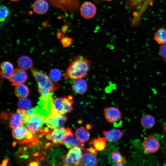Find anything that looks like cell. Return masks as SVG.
Segmentation results:
<instances>
[{
	"label": "cell",
	"mask_w": 166,
	"mask_h": 166,
	"mask_svg": "<svg viewBox=\"0 0 166 166\" xmlns=\"http://www.w3.org/2000/svg\"><path fill=\"white\" fill-rule=\"evenodd\" d=\"M91 62L86 57L82 55L76 56L62 74L66 79L76 80L87 76L91 68Z\"/></svg>",
	"instance_id": "obj_1"
},
{
	"label": "cell",
	"mask_w": 166,
	"mask_h": 166,
	"mask_svg": "<svg viewBox=\"0 0 166 166\" xmlns=\"http://www.w3.org/2000/svg\"><path fill=\"white\" fill-rule=\"evenodd\" d=\"M31 71L38 84V90L41 96H45L58 89L60 86L54 83L46 73L32 67Z\"/></svg>",
	"instance_id": "obj_2"
},
{
	"label": "cell",
	"mask_w": 166,
	"mask_h": 166,
	"mask_svg": "<svg viewBox=\"0 0 166 166\" xmlns=\"http://www.w3.org/2000/svg\"><path fill=\"white\" fill-rule=\"evenodd\" d=\"M11 129L13 138L19 143H28L31 144H36L39 141L38 136L29 131L25 125Z\"/></svg>",
	"instance_id": "obj_3"
},
{
	"label": "cell",
	"mask_w": 166,
	"mask_h": 166,
	"mask_svg": "<svg viewBox=\"0 0 166 166\" xmlns=\"http://www.w3.org/2000/svg\"><path fill=\"white\" fill-rule=\"evenodd\" d=\"M47 117L42 115L35 113L28 117L25 126L30 132L36 134L41 133V136L44 135L45 128H42L45 124Z\"/></svg>",
	"instance_id": "obj_4"
},
{
	"label": "cell",
	"mask_w": 166,
	"mask_h": 166,
	"mask_svg": "<svg viewBox=\"0 0 166 166\" xmlns=\"http://www.w3.org/2000/svg\"><path fill=\"white\" fill-rule=\"evenodd\" d=\"M74 103L73 97L71 95L65 96L54 99L52 113H58L64 114L71 113L73 109Z\"/></svg>",
	"instance_id": "obj_5"
},
{
	"label": "cell",
	"mask_w": 166,
	"mask_h": 166,
	"mask_svg": "<svg viewBox=\"0 0 166 166\" xmlns=\"http://www.w3.org/2000/svg\"><path fill=\"white\" fill-rule=\"evenodd\" d=\"M84 148L81 147H75L69 150L63 158L64 166H78L81 161Z\"/></svg>",
	"instance_id": "obj_6"
},
{
	"label": "cell",
	"mask_w": 166,
	"mask_h": 166,
	"mask_svg": "<svg viewBox=\"0 0 166 166\" xmlns=\"http://www.w3.org/2000/svg\"><path fill=\"white\" fill-rule=\"evenodd\" d=\"M67 120V117L64 114L52 113L46 119L45 123L49 128L53 129L62 126Z\"/></svg>",
	"instance_id": "obj_7"
},
{
	"label": "cell",
	"mask_w": 166,
	"mask_h": 166,
	"mask_svg": "<svg viewBox=\"0 0 166 166\" xmlns=\"http://www.w3.org/2000/svg\"><path fill=\"white\" fill-rule=\"evenodd\" d=\"M60 144L65 145L68 149L75 147H82L84 146V143L78 139L74 137L71 128L68 127L66 128V132L62 138Z\"/></svg>",
	"instance_id": "obj_8"
},
{
	"label": "cell",
	"mask_w": 166,
	"mask_h": 166,
	"mask_svg": "<svg viewBox=\"0 0 166 166\" xmlns=\"http://www.w3.org/2000/svg\"><path fill=\"white\" fill-rule=\"evenodd\" d=\"M28 117L24 110L18 109L15 113L11 114L10 116L9 120L10 128L12 129L21 126L25 125Z\"/></svg>",
	"instance_id": "obj_9"
},
{
	"label": "cell",
	"mask_w": 166,
	"mask_h": 166,
	"mask_svg": "<svg viewBox=\"0 0 166 166\" xmlns=\"http://www.w3.org/2000/svg\"><path fill=\"white\" fill-rule=\"evenodd\" d=\"M160 147L158 140L151 135H149L144 140L142 148L145 154L152 153L157 152Z\"/></svg>",
	"instance_id": "obj_10"
},
{
	"label": "cell",
	"mask_w": 166,
	"mask_h": 166,
	"mask_svg": "<svg viewBox=\"0 0 166 166\" xmlns=\"http://www.w3.org/2000/svg\"><path fill=\"white\" fill-rule=\"evenodd\" d=\"M104 114L106 121L109 123L116 122L122 119V113L116 107H109L105 108Z\"/></svg>",
	"instance_id": "obj_11"
},
{
	"label": "cell",
	"mask_w": 166,
	"mask_h": 166,
	"mask_svg": "<svg viewBox=\"0 0 166 166\" xmlns=\"http://www.w3.org/2000/svg\"><path fill=\"white\" fill-rule=\"evenodd\" d=\"M97 12L96 6L92 3L87 2L83 3L80 8L81 16L85 19H91L94 17Z\"/></svg>",
	"instance_id": "obj_12"
},
{
	"label": "cell",
	"mask_w": 166,
	"mask_h": 166,
	"mask_svg": "<svg viewBox=\"0 0 166 166\" xmlns=\"http://www.w3.org/2000/svg\"><path fill=\"white\" fill-rule=\"evenodd\" d=\"M66 131V128L64 127L55 128L47 134L46 138L51 140L54 144H60Z\"/></svg>",
	"instance_id": "obj_13"
},
{
	"label": "cell",
	"mask_w": 166,
	"mask_h": 166,
	"mask_svg": "<svg viewBox=\"0 0 166 166\" xmlns=\"http://www.w3.org/2000/svg\"><path fill=\"white\" fill-rule=\"evenodd\" d=\"M27 79V74L25 70L20 68H16L9 80L12 85L15 86L24 83Z\"/></svg>",
	"instance_id": "obj_14"
},
{
	"label": "cell",
	"mask_w": 166,
	"mask_h": 166,
	"mask_svg": "<svg viewBox=\"0 0 166 166\" xmlns=\"http://www.w3.org/2000/svg\"><path fill=\"white\" fill-rule=\"evenodd\" d=\"M103 134L106 142H114L119 140L124 134L123 131L117 129L104 130Z\"/></svg>",
	"instance_id": "obj_15"
},
{
	"label": "cell",
	"mask_w": 166,
	"mask_h": 166,
	"mask_svg": "<svg viewBox=\"0 0 166 166\" xmlns=\"http://www.w3.org/2000/svg\"><path fill=\"white\" fill-rule=\"evenodd\" d=\"M88 88L87 81L83 78L75 80L72 86V89L76 93L84 95L87 91Z\"/></svg>",
	"instance_id": "obj_16"
},
{
	"label": "cell",
	"mask_w": 166,
	"mask_h": 166,
	"mask_svg": "<svg viewBox=\"0 0 166 166\" xmlns=\"http://www.w3.org/2000/svg\"><path fill=\"white\" fill-rule=\"evenodd\" d=\"M1 76L3 78L9 80L14 70L13 65L8 61H4L1 64Z\"/></svg>",
	"instance_id": "obj_17"
},
{
	"label": "cell",
	"mask_w": 166,
	"mask_h": 166,
	"mask_svg": "<svg viewBox=\"0 0 166 166\" xmlns=\"http://www.w3.org/2000/svg\"><path fill=\"white\" fill-rule=\"evenodd\" d=\"M49 5L45 0H36L33 3V9L36 13L43 15L48 11Z\"/></svg>",
	"instance_id": "obj_18"
},
{
	"label": "cell",
	"mask_w": 166,
	"mask_h": 166,
	"mask_svg": "<svg viewBox=\"0 0 166 166\" xmlns=\"http://www.w3.org/2000/svg\"><path fill=\"white\" fill-rule=\"evenodd\" d=\"M97 164V160L94 154L89 152L83 154L79 165L95 166Z\"/></svg>",
	"instance_id": "obj_19"
},
{
	"label": "cell",
	"mask_w": 166,
	"mask_h": 166,
	"mask_svg": "<svg viewBox=\"0 0 166 166\" xmlns=\"http://www.w3.org/2000/svg\"><path fill=\"white\" fill-rule=\"evenodd\" d=\"M75 137L79 139L83 143L87 142L90 137V133L86 128L81 127L76 130Z\"/></svg>",
	"instance_id": "obj_20"
},
{
	"label": "cell",
	"mask_w": 166,
	"mask_h": 166,
	"mask_svg": "<svg viewBox=\"0 0 166 166\" xmlns=\"http://www.w3.org/2000/svg\"><path fill=\"white\" fill-rule=\"evenodd\" d=\"M18 67L25 70H28L32 68L33 62L29 57L23 56L20 57L17 61Z\"/></svg>",
	"instance_id": "obj_21"
},
{
	"label": "cell",
	"mask_w": 166,
	"mask_h": 166,
	"mask_svg": "<svg viewBox=\"0 0 166 166\" xmlns=\"http://www.w3.org/2000/svg\"><path fill=\"white\" fill-rule=\"evenodd\" d=\"M14 92L15 96L20 99L26 98L29 95V90L28 87L22 83L15 86Z\"/></svg>",
	"instance_id": "obj_22"
},
{
	"label": "cell",
	"mask_w": 166,
	"mask_h": 166,
	"mask_svg": "<svg viewBox=\"0 0 166 166\" xmlns=\"http://www.w3.org/2000/svg\"><path fill=\"white\" fill-rule=\"evenodd\" d=\"M155 122L154 117L148 114L143 116L140 120V123L142 127L148 129L152 128L155 125Z\"/></svg>",
	"instance_id": "obj_23"
},
{
	"label": "cell",
	"mask_w": 166,
	"mask_h": 166,
	"mask_svg": "<svg viewBox=\"0 0 166 166\" xmlns=\"http://www.w3.org/2000/svg\"><path fill=\"white\" fill-rule=\"evenodd\" d=\"M154 39L159 44H166V29L164 28L158 29L155 33Z\"/></svg>",
	"instance_id": "obj_24"
},
{
	"label": "cell",
	"mask_w": 166,
	"mask_h": 166,
	"mask_svg": "<svg viewBox=\"0 0 166 166\" xmlns=\"http://www.w3.org/2000/svg\"><path fill=\"white\" fill-rule=\"evenodd\" d=\"M106 142L105 137H98L94 139L92 142L93 147L98 151H102L105 150L106 147Z\"/></svg>",
	"instance_id": "obj_25"
},
{
	"label": "cell",
	"mask_w": 166,
	"mask_h": 166,
	"mask_svg": "<svg viewBox=\"0 0 166 166\" xmlns=\"http://www.w3.org/2000/svg\"><path fill=\"white\" fill-rule=\"evenodd\" d=\"M112 160L115 162L116 166H123L125 164V160L119 152H113L111 156Z\"/></svg>",
	"instance_id": "obj_26"
},
{
	"label": "cell",
	"mask_w": 166,
	"mask_h": 166,
	"mask_svg": "<svg viewBox=\"0 0 166 166\" xmlns=\"http://www.w3.org/2000/svg\"><path fill=\"white\" fill-rule=\"evenodd\" d=\"M10 12L9 8L3 5H1L0 8V21L3 23L6 20Z\"/></svg>",
	"instance_id": "obj_27"
},
{
	"label": "cell",
	"mask_w": 166,
	"mask_h": 166,
	"mask_svg": "<svg viewBox=\"0 0 166 166\" xmlns=\"http://www.w3.org/2000/svg\"><path fill=\"white\" fill-rule=\"evenodd\" d=\"M31 101L26 98L20 99L18 103V109L21 110H25L31 107Z\"/></svg>",
	"instance_id": "obj_28"
},
{
	"label": "cell",
	"mask_w": 166,
	"mask_h": 166,
	"mask_svg": "<svg viewBox=\"0 0 166 166\" xmlns=\"http://www.w3.org/2000/svg\"><path fill=\"white\" fill-rule=\"evenodd\" d=\"M49 76L53 81L56 82L60 79L61 76V73L59 69H54L50 71Z\"/></svg>",
	"instance_id": "obj_29"
},
{
	"label": "cell",
	"mask_w": 166,
	"mask_h": 166,
	"mask_svg": "<svg viewBox=\"0 0 166 166\" xmlns=\"http://www.w3.org/2000/svg\"><path fill=\"white\" fill-rule=\"evenodd\" d=\"M61 40L62 45L65 48L68 47L70 46L73 41L72 38L65 37L64 35L62 37Z\"/></svg>",
	"instance_id": "obj_30"
},
{
	"label": "cell",
	"mask_w": 166,
	"mask_h": 166,
	"mask_svg": "<svg viewBox=\"0 0 166 166\" xmlns=\"http://www.w3.org/2000/svg\"><path fill=\"white\" fill-rule=\"evenodd\" d=\"M159 54L161 58L166 60V44L162 45L160 47Z\"/></svg>",
	"instance_id": "obj_31"
},
{
	"label": "cell",
	"mask_w": 166,
	"mask_h": 166,
	"mask_svg": "<svg viewBox=\"0 0 166 166\" xmlns=\"http://www.w3.org/2000/svg\"><path fill=\"white\" fill-rule=\"evenodd\" d=\"M147 0H129L130 5L133 6H139L140 4L145 2Z\"/></svg>",
	"instance_id": "obj_32"
},
{
	"label": "cell",
	"mask_w": 166,
	"mask_h": 166,
	"mask_svg": "<svg viewBox=\"0 0 166 166\" xmlns=\"http://www.w3.org/2000/svg\"><path fill=\"white\" fill-rule=\"evenodd\" d=\"M24 111L26 115L28 117L35 113V107H30L24 110Z\"/></svg>",
	"instance_id": "obj_33"
},
{
	"label": "cell",
	"mask_w": 166,
	"mask_h": 166,
	"mask_svg": "<svg viewBox=\"0 0 166 166\" xmlns=\"http://www.w3.org/2000/svg\"><path fill=\"white\" fill-rule=\"evenodd\" d=\"M87 152H89L93 154H96L98 151L93 147L91 146L86 150Z\"/></svg>",
	"instance_id": "obj_34"
},
{
	"label": "cell",
	"mask_w": 166,
	"mask_h": 166,
	"mask_svg": "<svg viewBox=\"0 0 166 166\" xmlns=\"http://www.w3.org/2000/svg\"><path fill=\"white\" fill-rule=\"evenodd\" d=\"M69 27V26H68L66 25H65L63 26L61 28V31L62 32L64 33H65L67 31Z\"/></svg>",
	"instance_id": "obj_35"
},
{
	"label": "cell",
	"mask_w": 166,
	"mask_h": 166,
	"mask_svg": "<svg viewBox=\"0 0 166 166\" xmlns=\"http://www.w3.org/2000/svg\"><path fill=\"white\" fill-rule=\"evenodd\" d=\"M39 165V163L37 161H33L31 162L28 165V166H38Z\"/></svg>",
	"instance_id": "obj_36"
},
{
	"label": "cell",
	"mask_w": 166,
	"mask_h": 166,
	"mask_svg": "<svg viewBox=\"0 0 166 166\" xmlns=\"http://www.w3.org/2000/svg\"><path fill=\"white\" fill-rule=\"evenodd\" d=\"M64 35L62 34V32L60 31L58 32L57 34V37L60 39H61Z\"/></svg>",
	"instance_id": "obj_37"
},
{
	"label": "cell",
	"mask_w": 166,
	"mask_h": 166,
	"mask_svg": "<svg viewBox=\"0 0 166 166\" xmlns=\"http://www.w3.org/2000/svg\"><path fill=\"white\" fill-rule=\"evenodd\" d=\"M8 161V159H4L2 162V164L1 165H6V164Z\"/></svg>",
	"instance_id": "obj_38"
},
{
	"label": "cell",
	"mask_w": 166,
	"mask_h": 166,
	"mask_svg": "<svg viewBox=\"0 0 166 166\" xmlns=\"http://www.w3.org/2000/svg\"><path fill=\"white\" fill-rule=\"evenodd\" d=\"M152 0H147L144 3V5H143V7H144V6H145V5H147V3H148V2H149V1H150V2H151V1H152Z\"/></svg>",
	"instance_id": "obj_39"
},
{
	"label": "cell",
	"mask_w": 166,
	"mask_h": 166,
	"mask_svg": "<svg viewBox=\"0 0 166 166\" xmlns=\"http://www.w3.org/2000/svg\"><path fill=\"white\" fill-rule=\"evenodd\" d=\"M10 1L12 2H17L18 1H19L20 0H9Z\"/></svg>",
	"instance_id": "obj_40"
},
{
	"label": "cell",
	"mask_w": 166,
	"mask_h": 166,
	"mask_svg": "<svg viewBox=\"0 0 166 166\" xmlns=\"http://www.w3.org/2000/svg\"><path fill=\"white\" fill-rule=\"evenodd\" d=\"M163 166H166V162L164 163V164L163 165Z\"/></svg>",
	"instance_id": "obj_41"
},
{
	"label": "cell",
	"mask_w": 166,
	"mask_h": 166,
	"mask_svg": "<svg viewBox=\"0 0 166 166\" xmlns=\"http://www.w3.org/2000/svg\"><path fill=\"white\" fill-rule=\"evenodd\" d=\"M105 1H112V0H104Z\"/></svg>",
	"instance_id": "obj_42"
}]
</instances>
